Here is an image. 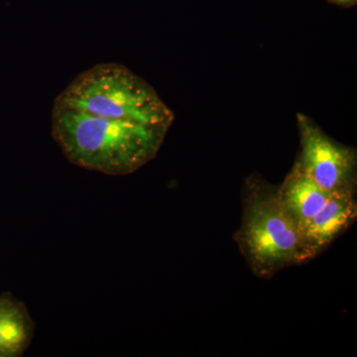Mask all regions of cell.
Listing matches in <instances>:
<instances>
[{"instance_id":"cell-1","label":"cell","mask_w":357,"mask_h":357,"mask_svg":"<svg viewBox=\"0 0 357 357\" xmlns=\"http://www.w3.org/2000/svg\"><path fill=\"white\" fill-rule=\"evenodd\" d=\"M175 114L126 66H93L55 98L52 136L66 158L107 176L135 172L158 154Z\"/></svg>"},{"instance_id":"cell-2","label":"cell","mask_w":357,"mask_h":357,"mask_svg":"<svg viewBox=\"0 0 357 357\" xmlns=\"http://www.w3.org/2000/svg\"><path fill=\"white\" fill-rule=\"evenodd\" d=\"M238 243L249 264L259 276L306 262L314 256L302 230L282 204L276 191L256 185L245 204Z\"/></svg>"},{"instance_id":"cell-3","label":"cell","mask_w":357,"mask_h":357,"mask_svg":"<svg viewBox=\"0 0 357 357\" xmlns=\"http://www.w3.org/2000/svg\"><path fill=\"white\" fill-rule=\"evenodd\" d=\"M301 153L296 163L328 192H354L356 155L338 144L309 116L297 114Z\"/></svg>"},{"instance_id":"cell-4","label":"cell","mask_w":357,"mask_h":357,"mask_svg":"<svg viewBox=\"0 0 357 357\" xmlns=\"http://www.w3.org/2000/svg\"><path fill=\"white\" fill-rule=\"evenodd\" d=\"M354 192H333L323 208L303 229L307 248L316 256L345 231L356 220Z\"/></svg>"},{"instance_id":"cell-5","label":"cell","mask_w":357,"mask_h":357,"mask_svg":"<svg viewBox=\"0 0 357 357\" xmlns=\"http://www.w3.org/2000/svg\"><path fill=\"white\" fill-rule=\"evenodd\" d=\"M277 192L284 208L302 232L333 194L317 185L297 163Z\"/></svg>"},{"instance_id":"cell-6","label":"cell","mask_w":357,"mask_h":357,"mask_svg":"<svg viewBox=\"0 0 357 357\" xmlns=\"http://www.w3.org/2000/svg\"><path fill=\"white\" fill-rule=\"evenodd\" d=\"M34 335V324L22 303L0 297V357L22 356Z\"/></svg>"},{"instance_id":"cell-7","label":"cell","mask_w":357,"mask_h":357,"mask_svg":"<svg viewBox=\"0 0 357 357\" xmlns=\"http://www.w3.org/2000/svg\"><path fill=\"white\" fill-rule=\"evenodd\" d=\"M328 1L340 7H352L356 6L357 0H328Z\"/></svg>"}]
</instances>
